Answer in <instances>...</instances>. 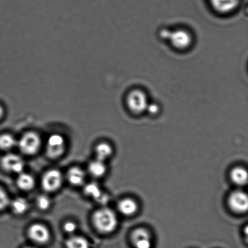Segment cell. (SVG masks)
Returning <instances> with one entry per match:
<instances>
[{"mask_svg": "<svg viewBox=\"0 0 248 248\" xmlns=\"http://www.w3.org/2000/svg\"><path fill=\"white\" fill-rule=\"evenodd\" d=\"M159 35L162 40L169 41L172 47L179 50L188 49L193 43L191 33L185 29H177L174 31L163 29Z\"/></svg>", "mask_w": 248, "mask_h": 248, "instance_id": "obj_1", "label": "cell"}, {"mask_svg": "<svg viewBox=\"0 0 248 248\" xmlns=\"http://www.w3.org/2000/svg\"><path fill=\"white\" fill-rule=\"evenodd\" d=\"M93 224L99 232L108 234L114 232L118 225L117 216L109 208H102L94 213Z\"/></svg>", "mask_w": 248, "mask_h": 248, "instance_id": "obj_2", "label": "cell"}, {"mask_svg": "<svg viewBox=\"0 0 248 248\" xmlns=\"http://www.w3.org/2000/svg\"><path fill=\"white\" fill-rule=\"evenodd\" d=\"M125 101L128 110L135 115L145 112L150 104L147 93L140 89H133L129 92Z\"/></svg>", "mask_w": 248, "mask_h": 248, "instance_id": "obj_3", "label": "cell"}, {"mask_svg": "<svg viewBox=\"0 0 248 248\" xmlns=\"http://www.w3.org/2000/svg\"><path fill=\"white\" fill-rule=\"evenodd\" d=\"M18 146L21 152L27 155L36 154L41 147L40 136L34 132H28L22 136L18 142Z\"/></svg>", "mask_w": 248, "mask_h": 248, "instance_id": "obj_4", "label": "cell"}, {"mask_svg": "<svg viewBox=\"0 0 248 248\" xmlns=\"http://www.w3.org/2000/svg\"><path fill=\"white\" fill-rule=\"evenodd\" d=\"M62 175L59 170H51L46 172L42 179V186L47 192L58 190L62 186Z\"/></svg>", "mask_w": 248, "mask_h": 248, "instance_id": "obj_5", "label": "cell"}, {"mask_svg": "<svg viewBox=\"0 0 248 248\" xmlns=\"http://www.w3.org/2000/svg\"><path fill=\"white\" fill-rule=\"evenodd\" d=\"M46 148L48 157L52 159L59 157L64 152V138L59 134H53L48 138Z\"/></svg>", "mask_w": 248, "mask_h": 248, "instance_id": "obj_6", "label": "cell"}, {"mask_svg": "<svg viewBox=\"0 0 248 248\" xmlns=\"http://www.w3.org/2000/svg\"><path fill=\"white\" fill-rule=\"evenodd\" d=\"M211 8L220 16L232 14L239 7L240 0H208Z\"/></svg>", "mask_w": 248, "mask_h": 248, "instance_id": "obj_7", "label": "cell"}, {"mask_svg": "<svg viewBox=\"0 0 248 248\" xmlns=\"http://www.w3.org/2000/svg\"><path fill=\"white\" fill-rule=\"evenodd\" d=\"M2 168L7 171L20 174L23 172L25 163L20 156L15 154H7L1 158Z\"/></svg>", "mask_w": 248, "mask_h": 248, "instance_id": "obj_8", "label": "cell"}, {"mask_svg": "<svg viewBox=\"0 0 248 248\" xmlns=\"http://www.w3.org/2000/svg\"><path fill=\"white\" fill-rule=\"evenodd\" d=\"M231 209L235 213H244L248 208V198L246 193L241 191L233 192L228 199Z\"/></svg>", "mask_w": 248, "mask_h": 248, "instance_id": "obj_9", "label": "cell"}, {"mask_svg": "<svg viewBox=\"0 0 248 248\" xmlns=\"http://www.w3.org/2000/svg\"><path fill=\"white\" fill-rule=\"evenodd\" d=\"M28 234L29 238L34 242L38 244H45L49 241L50 233L46 226L36 223L29 228Z\"/></svg>", "mask_w": 248, "mask_h": 248, "instance_id": "obj_10", "label": "cell"}, {"mask_svg": "<svg viewBox=\"0 0 248 248\" xmlns=\"http://www.w3.org/2000/svg\"><path fill=\"white\" fill-rule=\"evenodd\" d=\"M131 241L135 248H152V238L149 232L143 228L134 231L131 235Z\"/></svg>", "mask_w": 248, "mask_h": 248, "instance_id": "obj_11", "label": "cell"}, {"mask_svg": "<svg viewBox=\"0 0 248 248\" xmlns=\"http://www.w3.org/2000/svg\"><path fill=\"white\" fill-rule=\"evenodd\" d=\"M84 192L86 195L92 197L99 203H105L108 201V196L103 193L99 185L94 182L87 184L85 186Z\"/></svg>", "mask_w": 248, "mask_h": 248, "instance_id": "obj_12", "label": "cell"}, {"mask_svg": "<svg viewBox=\"0 0 248 248\" xmlns=\"http://www.w3.org/2000/svg\"><path fill=\"white\" fill-rule=\"evenodd\" d=\"M67 177L69 181L74 186H79L83 184L86 174L81 169L78 167H73L68 171Z\"/></svg>", "mask_w": 248, "mask_h": 248, "instance_id": "obj_13", "label": "cell"}, {"mask_svg": "<svg viewBox=\"0 0 248 248\" xmlns=\"http://www.w3.org/2000/svg\"><path fill=\"white\" fill-rule=\"evenodd\" d=\"M118 209L123 215L132 216L138 210V205L133 199H125L118 204Z\"/></svg>", "mask_w": 248, "mask_h": 248, "instance_id": "obj_14", "label": "cell"}, {"mask_svg": "<svg viewBox=\"0 0 248 248\" xmlns=\"http://www.w3.org/2000/svg\"><path fill=\"white\" fill-rule=\"evenodd\" d=\"M231 178L237 186H245L248 182L247 171L241 167L235 168L231 172Z\"/></svg>", "mask_w": 248, "mask_h": 248, "instance_id": "obj_15", "label": "cell"}, {"mask_svg": "<svg viewBox=\"0 0 248 248\" xmlns=\"http://www.w3.org/2000/svg\"><path fill=\"white\" fill-rule=\"evenodd\" d=\"M17 185L23 190L29 191L35 186V179L31 174L21 172L17 179Z\"/></svg>", "mask_w": 248, "mask_h": 248, "instance_id": "obj_16", "label": "cell"}, {"mask_svg": "<svg viewBox=\"0 0 248 248\" xmlns=\"http://www.w3.org/2000/svg\"><path fill=\"white\" fill-rule=\"evenodd\" d=\"M89 172L95 177L103 176L107 171V167L104 162L96 159L92 161L89 166Z\"/></svg>", "mask_w": 248, "mask_h": 248, "instance_id": "obj_17", "label": "cell"}, {"mask_svg": "<svg viewBox=\"0 0 248 248\" xmlns=\"http://www.w3.org/2000/svg\"><path fill=\"white\" fill-rule=\"evenodd\" d=\"M112 153V148L108 143H99L96 148L97 159L101 160V161H105L106 159L111 156Z\"/></svg>", "mask_w": 248, "mask_h": 248, "instance_id": "obj_18", "label": "cell"}, {"mask_svg": "<svg viewBox=\"0 0 248 248\" xmlns=\"http://www.w3.org/2000/svg\"><path fill=\"white\" fill-rule=\"evenodd\" d=\"M67 248H90V244L86 238L81 236H73L67 240Z\"/></svg>", "mask_w": 248, "mask_h": 248, "instance_id": "obj_19", "label": "cell"}, {"mask_svg": "<svg viewBox=\"0 0 248 248\" xmlns=\"http://www.w3.org/2000/svg\"><path fill=\"white\" fill-rule=\"evenodd\" d=\"M12 210L16 215H23L29 209V203L25 199L18 198L15 199L11 203Z\"/></svg>", "mask_w": 248, "mask_h": 248, "instance_id": "obj_20", "label": "cell"}, {"mask_svg": "<svg viewBox=\"0 0 248 248\" xmlns=\"http://www.w3.org/2000/svg\"><path fill=\"white\" fill-rule=\"evenodd\" d=\"M16 140L13 136L9 134L0 135V148L2 150H9L16 146Z\"/></svg>", "mask_w": 248, "mask_h": 248, "instance_id": "obj_21", "label": "cell"}, {"mask_svg": "<svg viewBox=\"0 0 248 248\" xmlns=\"http://www.w3.org/2000/svg\"><path fill=\"white\" fill-rule=\"evenodd\" d=\"M37 205L41 210H46L50 208L51 200L47 196L41 195L37 199Z\"/></svg>", "mask_w": 248, "mask_h": 248, "instance_id": "obj_22", "label": "cell"}, {"mask_svg": "<svg viewBox=\"0 0 248 248\" xmlns=\"http://www.w3.org/2000/svg\"><path fill=\"white\" fill-rule=\"evenodd\" d=\"M10 203V199L6 191L0 186V211L4 210Z\"/></svg>", "mask_w": 248, "mask_h": 248, "instance_id": "obj_23", "label": "cell"}, {"mask_svg": "<svg viewBox=\"0 0 248 248\" xmlns=\"http://www.w3.org/2000/svg\"><path fill=\"white\" fill-rule=\"evenodd\" d=\"M64 228L65 232L72 234L76 232L77 226L74 222H68L64 225Z\"/></svg>", "mask_w": 248, "mask_h": 248, "instance_id": "obj_24", "label": "cell"}, {"mask_svg": "<svg viewBox=\"0 0 248 248\" xmlns=\"http://www.w3.org/2000/svg\"><path fill=\"white\" fill-rule=\"evenodd\" d=\"M158 110H159V108H158L156 105H155V104H152H152H149L147 111L150 114L154 115V114H156L158 112Z\"/></svg>", "mask_w": 248, "mask_h": 248, "instance_id": "obj_25", "label": "cell"}, {"mask_svg": "<svg viewBox=\"0 0 248 248\" xmlns=\"http://www.w3.org/2000/svg\"><path fill=\"white\" fill-rule=\"evenodd\" d=\"M4 115V109L1 106H0V120L2 118Z\"/></svg>", "mask_w": 248, "mask_h": 248, "instance_id": "obj_26", "label": "cell"}, {"mask_svg": "<svg viewBox=\"0 0 248 248\" xmlns=\"http://www.w3.org/2000/svg\"><path fill=\"white\" fill-rule=\"evenodd\" d=\"M24 248H36L34 247H26Z\"/></svg>", "mask_w": 248, "mask_h": 248, "instance_id": "obj_27", "label": "cell"}]
</instances>
